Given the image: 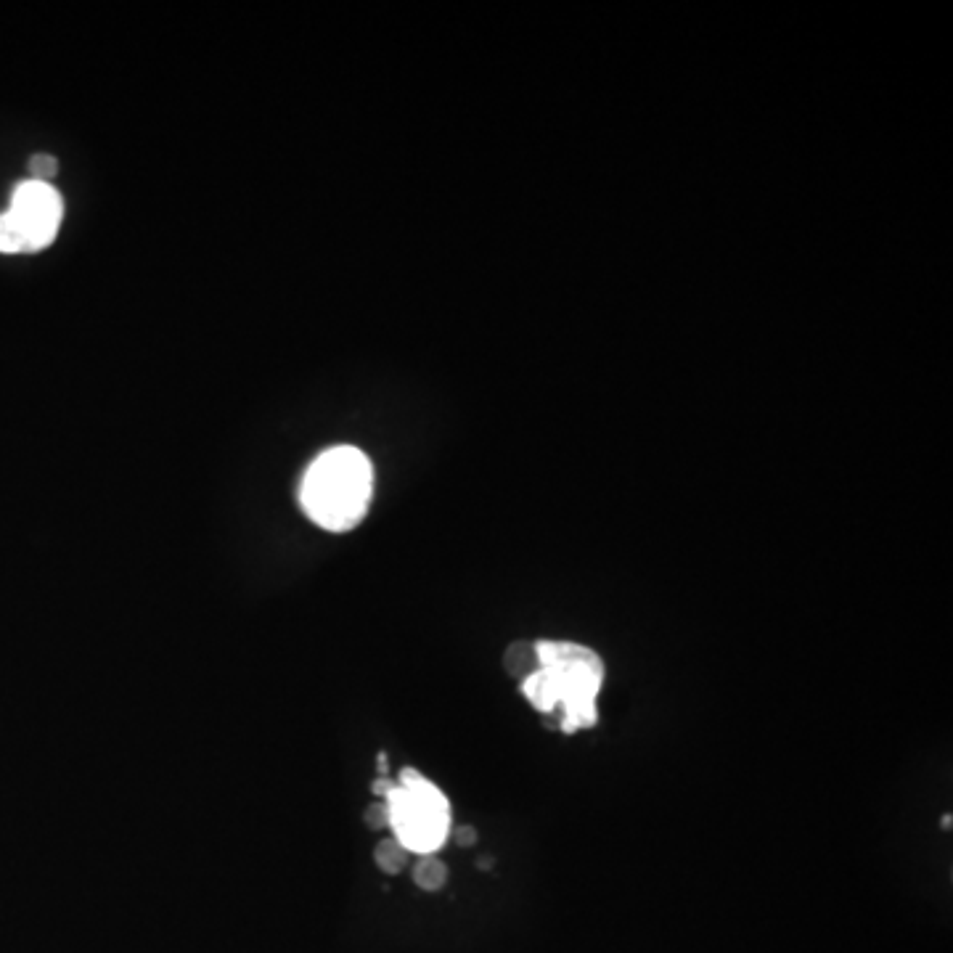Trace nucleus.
<instances>
[{
	"instance_id": "obj_1",
	"label": "nucleus",
	"mask_w": 953,
	"mask_h": 953,
	"mask_svg": "<svg viewBox=\"0 0 953 953\" xmlns=\"http://www.w3.org/2000/svg\"><path fill=\"white\" fill-rule=\"evenodd\" d=\"M535 670L522 681V694L562 734H578L599 723V694L607 668L591 646L575 641H538Z\"/></svg>"
},
{
	"instance_id": "obj_2",
	"label": "nucleus",
	"mask_w": 953,
	"mask_h": 953,
	"mask_svg": "<svg viewBox=\"0 0 953 953\" xmlns=\"http://www.w3.org/2000/svg\"><path fill=\"white\" fill-rule=\"evenodd\" d=\"M374 496V466L353 445L323 451L300 482V506L323 530L345 533L368 514Z\"/></svg>"
},
{
	"instance_id": "obj_3",
	"label": "nucleus",
	"mask_w": 953,
	"mask_h": 953,
	"mask_svg": "<svg viewBox=\"0 0 953 953\" xmlns=\"http://www.w3.org/2000/svg\"><path fill=\"white\" fill-rule=\"evenodd\" d=\"M390 808V832L411 856H437L451 840L453 813L448 797L416 768H403L398 787L384 800Z\"/></svg>"
},
{
	"instance_id": "obj_4",
	"label": "nucleus",
	"mask_w": 953,
	"mask_h": 953,
	"mask_svg": "<svg viewBox=\"0 0 953 953\" xmlns=\"http://www.w3.org/2000/svg\"><path fill=\"white\" fill-rule=\"evenodd\" d=\"M64 202L51 183L22 181L11 204L0 212V255H22L46 249L61 228Z\"/></svg>"
},
{
	"instance_id": "obj_5",
	"label": "nucleus",
	"mask_w": 953,
	"mask_h": 953,
	"mask_svg": "<svg viewBox=\"0 0 953 953\" xmlns=\"http://www.w3.org/2000/svg\"><path fill=\"white\" fill-rule=\"evenodd\" d=\"M411 877L413 882H416V887L427 890V893H437V890H443L445 882H448V869H445V863L437 856H419V861L413 863Z\"/></svg>"
},
{
	"instance_id": "obj_6",
	"label": "nucleus",
	"mask_w": 953,
	"mask_h": 953,
	"mask_svg": "<svg viewBox=\"0 0 953 953\" xmlns=\"http://www.w3.org/2000/svg\"><path fill=\"white\" fill-rule=\"evenodd\" d=\"M408 858H411V853L406 850V845H403L400 840H395L392 834L387 837V840L379 842L374 850L376 866H379L384 874H400V871L408 866Z\"/></svg>"
},
{
	"instance_id": "obj_7",
	"label": "nucleus",
	"mask_w": 953,
	"mask_h": 953,
	"mask_svg": "<svg viewBox=\"0 0 953 953\" xmlns=\"http://www.w3.org/2000/svg\"><path fill=\"white\" fill-rule=\"evenodd\" d=\"M503 665L509 670V676L525 681L535 670V665H538V660H535V644H525V641H522V644H511L509 649H506Z\"/></svg>"
},
{
	"instance_id": "obj_8",
	"label": "nucleus",
	"mask_w": 953,
	"mask_h": 953,
	"mask_svg": "<svg viewBox=\"0 0 953 953\" xmlns=\"http://www.w3.org/2000/svg\"><path fill=\"white\" fill-rule=\"evenodd\" d=\"M59 173V162L51 154H35L30 159V181L38 183H51Z\"/></svg>"
},
{
	"instance_id": "obj_9",
	"label": "nucleus",
	"mask_w": 953,
	"mask_h": 953,
	"mask_svg": "<svg viewBox=\"0 0 953 953\" xmlns=\"http://www.w3.org/2000/svg\"><path fill=\"white\" fill-rule=\"evenodd\" d=\"M363 821H366L368 829H376V832H379V829H390V808H387V803H384V800H376V803L368 805L366 813H363Z\"/></svg>"
},
{
	"instance_id": "obj_10",
	"label": "nucleus",
	"mask_w": 953,
	"mask_h": 953,
	"mask_svg": "<svg viewBox=\"0 0 953 953\" xmlns=\"http://www.w3.org/2000/svg\"><path fill=\"white\" fill-rule=\"evenodd\" d=\"M451 840H456V845H461V848H469L477 842V832L472 826H456V829H451Z\"/></svg>"
},
{
	"instance_id": "obj_11",
	"label": "nucleus",
	"mask_w": 953,
	"mask_h": 953,
	"mask_svg": "<svg viewBox=\"0 0 953 953\" xmlns=\"http://www.w3.org/2000/svg\"><path fill=\"white\" fill-rule=\"evenodd\" d=\"M398 787V781L392 779V776H379V779L374 781V787H371V792H374L376 797H382V800H387V797L392 795V789Z\"/></svg>"
}]
</instances>
